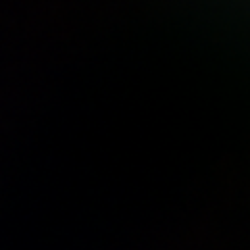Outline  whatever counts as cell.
Masks as SVG:
<instances>
[]
</instances>
